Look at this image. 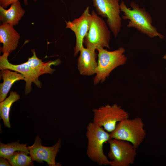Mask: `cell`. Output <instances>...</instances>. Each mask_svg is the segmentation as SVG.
<instances>
[{"label":"cell","instance_id":"1","mask_svg":"<svg viewBox=\"0 0 166 166\" xmlns=\"http://www.w3.org/2000/svg\"><path fill=\"white\" fill-rule=\"evenodd\" d=\"M130 5L132 9L128 8L123 1L121 0L120 4L121 11L124 13L122 19L129 20L127 27L135 28L151 38L158 37L164 39V36L152 25V17L145 8H140L138 4L133 1Z\"/></svg>","mask_w":166,"mask_h":166},{"label":"cell","instance_id":"2","mask_svg":"<svg viewBox=\"0 0 166 166\" xmlns=\"http://www.w3.org/2000/svg\"><path fill=\"white\" fill-rule=\"evenodd\" d=\"M86 136L88 158L99 165H109L110 161L103 151V145L110 139V133L92 122L87 126Z\"/></svg>","mask_w":166,"mask_h":166},{"label":"cell","instance_id":"3","mask_svg":"<svg viewBox=\"0 0 166 166\" xmlns=\"http://www.w3.org/2000/svg\"><path fill=\"white\" fill-rule=\"evenodd\" d=\"M97 50V66L93 80L95 85L104 81L113 70L124 65L127 59L124 54L125 49L122 46L113 51H108L104 48Z\"/></svg>","mask_w":166,"mask_h":166},{"label":"cell","instance_id":"4","mask_svg":"<svg viewBox=\"0 0 166 166\" xmlns=\"http://www.w3.org/2000/svg\"><path fill=\"white\" fill-rule=\"evenodd\" d=\"M89 29L83 40L86 47L96 50L104 48L110 49L111 32L104 20L93 10Z\"/></svg>","mask_w":166,"mask_h":166},{"label":"cell","instance_id":"5","mask_svg":"<svg viewBox=\"0 0 166 166\" xmlns=\"http://www.w3.org/2000/svg\"><path fill=\"white\" fill-rule=\"evenodd\" d=\"M146 135L144 124L140 118H128L117 123L115 129L110 133V139L128 141L137 148L143 142Z\"/></svg>","mask_w":166,"mask_h":166},{"label":"cell","instance_id":"6","mask_svg":"<svg viewBox=\"0 0 166 166\" xmlns=\"http://www.w3.org/2000/svg\"><path fill=\"white\" fill-rule=\"evenodd\" d=\"M93 122L110 133L118 122L128 118V113L117 104H107L93 110Z\"/></svg>","mask_w":166,"mask_h":166},{"label":"cell","instance_id":"7","mask_svg":"<svg viewBox=\"0 0 166 166\" xmlns=\"http://www.w3.org/2000/svg\"><path fill=\"white\" fill-rule=\"evenodd\" d=\"M108 154L111 166H130L134 163L137 154L136 148L130 142L110 139Z\"/></svg>","mask_w":166,"mask_h":166},{"label":"cell","instance_id":"8","mask_svg":"<svg viewBox=\"0 0 166 166\" xmlns=\"http://www.w3.org/2000/svg\"><path fill=\"white\" fill-rule=\"evenodd\" d=\"M91 0L97 14L107 18L109 28L116 38L122 26L119 0Z\"/></svg>","mask_w":166,"mask_h":166},{"label":"cell","instance_id":"9","mask_svg":"<svg viewBox=\"0 0 166 166\" xmlns=\"http://www.w3.org/2000/svg\"><path fill=\"white\" fill-rule=\"evenodd\" d=\"M9 54L3 53L0 56V69H8L22 74L26 82L25 94L27 95L31 91V85L34 83L38 88H41L42 83L38 78L40 76L36 71L26 62L18 65L10 63L8 59Z\"/></svg>","mask_w":166,"mask_h":166},{"label":"cell","instance_id":"10","mask_svg":"<svg viewBox=\"0 0 166 166\" xmlns=\"http://www.w3.org/2000/svg\"><path fill=\"white\" fill-rule=\"evenodd\" d=\"M61 146L60 138L53 146L47 147L42 145L41 139L38 136H37L33 144L28 147L29 154L33 161L40 163L45 161L49 166H55L60 165L56 163L55 158Z\"/></svg>","mask_w":166,"mask_h":166},{"label":"cell","instance_id":"11","mask_svg":"<svg viewBox=\"0 0 166 166\" xmlns=\"http://www.w3.org/2000/svg\"><path fill=\"white\" fill-rule=\"evenodd\" d=\"M91 17L89 12V7H87L81 15L72 21H65L66 28L70 29L74 33L76 39V45L74 48V56H76L83 45L84 39L88 33L89 27Z\"/></svg>","mask_w":166,"mask_h":166},{"label":"cell","instance_id":"12","mask_svg":"<svg viewBox=\"0 0 166 166\" xmlns=\"http://www.w3.org/2000/svg\"><path fill=\"white\" fill-rule=\"evenodd\" d=\"M79 52L77 63L80 73L88 76L95 74L97 66V54L95 50L85 48L83 45Z\"/></svg>","mask_w":166,"mask_h":166},{"label":"cell","instance_id":"13","mask_svg":"<svg viewBox=\"0 0 166 166\" xmlns=\"http://www.w3.org/2000/svg\"><path fill=\"white\" fill-rule=\"evenodd\" d=\"M20 38L19 34L14 26L2 23L0 26V42L3 44L0 50L3 53L10 54L17 48Z\"/></svg>","mask_w":166,"mask_h":166},{"label":"cell","instance_id":"14","mask_svg":"<svg viewBox=\"0 0 166 166\" xmlns=\"http://www.w3.org/2000/svg\"><path fill=\"white\" fill-rule=\"evenodd\" d=\"M25 12L19 1L12 3L7 10L0 6V20L2 23L14 26L19 23Z\"/></svg>","mask_w":166,"mask_h":166},{"label":"cell","instance_id":"15","mask_svg":"<svg viewBox=\"0 0 166 166\" xmlns=\"http://www.w3.org/2000/svg\"><path fill=\"white\" fill-rule=\"evenodd\" d=\"M0 77L3 80V82L0 84L1 102L6 98L13 84L18 80H24V77L21 73L8 69H1Z\"/></svg>","mask_w":166,"mask_h":166},{"label":"cell","instance_id":"16","mask_svg":"<svg viewBox=\"0 0 166 166\" xmlns=\"http://www.w3.org/2000/svg\"><path fill=\"white\" fill-rule=\"evenodd\" d=\"M20 98V95L16 92L12 91L9 97L0 103V116L3 121L5 126L10 128L9 119L10 108L15 102Z\"/></svg>","mask_w":166,"mask_h":166},{"label":"cell","instance_id":"17","mask_svg":"<svg viewBox=\"0 0 166 166\" xmlns=\"http://www.w3.org/2000/svg\"><path fill=\"white\" fill-rule=\"evenodd\" d=\"M28 143L20 144L19 141L12 142L5 144L0 141V157L7 159L14 152L21 151L30 154L28 147H26Z\"/></svg>","mask_w":166,"mask_h":166},{"label":"cell","instance_id":"18","mask_svg":"<svg viewBox=\"0 0 166 166\" xmlns=\"http://www.w3.org/2000/svg\"><path fill=\"white\" fill-rule=\"evenodd\" d=\"M28 154L21 151L14 152L7 159L13 166H29L34 165L33 160Z\"/></svg>","mask_w":166,"mask_h":166},{"label":"cell","instance_id":"19","mask_svg":"<svg viewBox=\"0 0 166 166\" xmlns=\"http://www.w3.org/2000/svg\"><path fill=\"white\" fill-rule=\"evenodd\" d=\"M20 0H0V6L4 8H6L13 3L19 1ZM25 4H27V0H23ZM36 2L37 0H32Z\"/></svg>","mask_w":166,"mask_h":166},{"label":"cell","instance_id":"20","mask_svg":"<svg viewBox=\"0 0 166 166\" xmlns=\"http://www.w3.org/2000/svg\"><path fill=\"white\" fill-rule=\"evenodd\" d=\"M0 166H10L11 164L8 160L6 158L2 157L0 158Z\"/></svg>","mask_w":166,"mask_h":166},{"label":"cell","instance_id":"21","mask_svg":"<svg viewBox=\"0 0 166 166\" xmlns=\"http://www.w3.org/2000/svg\"><path fill=\"white\" fill-rule=\"evenodd\" d=\"M163 58L166 61V53L164 55ZM165 69H166V67L165 68Z\"/></svg>","mask_w":166,"mask_h":166}]
</instances>
